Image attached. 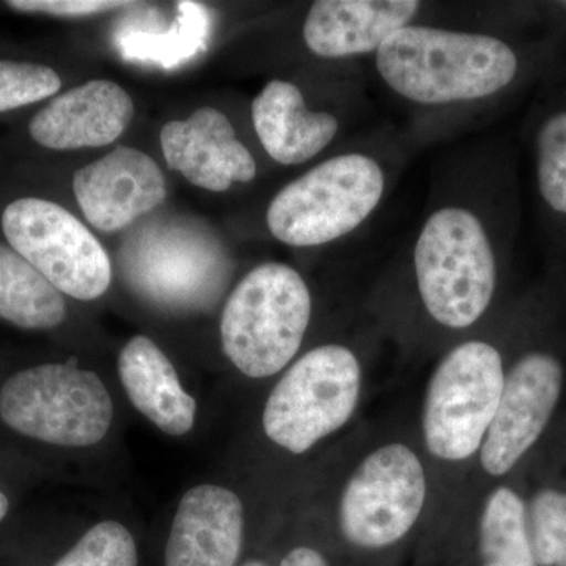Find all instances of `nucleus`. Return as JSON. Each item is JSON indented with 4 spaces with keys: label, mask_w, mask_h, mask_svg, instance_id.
<instances>
[{
    "label": "nucleus",
    "mask_w": 566,
    "mask_h": 566,
    "mask_svg": "<svg viewBox=\"0 0 566 566\" xmlns=\"http://www.w3.org/2000/svg\"><path fill=\"white\" fill-rule=\"evenodd\" d=\"M506 170L497 145L482 136L431 164L422 216L390 274L406 282L424 322L441 333H468L493 307L509 248Z\"/></svg>",
    "instance_id": "nucleus-1"
},
{
    "label": "nucleus",
    "mask_w": 566,
    "mask_h": 566,
    "mask_svg": "<svg viewBox=\"0 0 566 566\" xmlns=\"http://www.w3.org/2000/svg\"><path fill=\"white\" fill-rule=\"evenodd\" d=\"M370 59L415 150L482 128L521 73L520 52L504 36L449 17L398 29Z\"/></svg>",
    "instance_id": "nucleus-2"
},
{
    "label": "nucleus",
    "mask_w": 566,
    "mask_h": 566,
    "mask_svg": "<svg viewBox=\"0 0 566 566\" xmlns=\"http://www.w3.org/2000/svg\"><path fill=\"white\" fill-rule=\"evenodd\" d=\"M415 151L394 126L357 133L275 192L264 212L268 232L297 249L354 237L382 210Z\"/></svg>",
    "instance_id": "nucleus-3"
},
{
    "label": "nucleus",
    "mask_w": 566,
    "mask_h": 566,
    "mask_svg": "<svg viewBox=\"0 0 566 566\" xmlns=\"http://www.w3.org/2000/svg\"><path fill=\"white\" fill-rule=\"evenodd\" d=\"M312 315L314 297L300 271L281 262L259 264L223 307V353L249 378H270L297 356Z\"/></svg>",
    "instance_id": "nucleus-4"
},
{
    "label": "nucleus",
    "mask_w": 566,
    "mask_h": 566,
    "mask_svg": "<svg viewBox=\"0 0 566 566\" xmlns=\"http://www.w3.org/2000/svg\"><path fill=\"white\" fill-rule=\"evenodd\" d=\"M114 403L98 375L73 364L43 363L0 382V424L25 441L50 447H88L102 441Z\"/></svg>",
    "instance_id": "nucleus-5"
},
{
    "label": "nucleus",
    "mask_w": 566,
    "mask_h": 566,
    "mask_svg": "<svg viewBox=\"0 0 566 566\" xmlns=\"http://www.w3.org/2000/svg\"><path fill=\"white\" fill-rule=\"evenodd\" d=\"M363 378V364L349 346L308 349L271 390L263 409L264 433L282 449L303 455L349 422Z\"/></svg>",
    "instance_id": "nucleus-6"
},
{
    "label": "nucleus",
    "mask_w": 566,
    "mask_h": 566,
    "mask_svg": "<svg viewBox=\"0 0 566 566\" xmlns=\"http://www.w3.org/2000/svg\"><path fill=\"white\" fill-rule=\"evenodd\" d=\"M504 357L483 338H464L442 356L424 394L422 431L438 460H469L482 449L502 389Z\"/></svg>",
    "instance_id": "nucleus-7"
},
{
    "label": "nucleus",
    "mask_w": 566,
    "mask_h": 566,
    "mask_svg": "<svg viewBox=\"0 0 566 566\" xmlns=\"http://www.w3.org/2000/svg\"><path fill=\"white\" fill-rule=\"evenodd\" d=\"M0 238L63 294L98 300L109 289V255L61 203L22 193L0 203Z\"/></svg>",
    "instance_id": "nucleus-8"
},
{
    "label": "nucleus",
    "mask_w": 566,
    "mask_h": 566,
    "mask_svg": "<svg viewBox=\"0 0 566 566\" xmlns=\"http://www.w3.org/2000/svg\"><path fill=\"white\" fill-rule=\"evenodd\" d=\"M427 493L422 461L408 446L394 442L379 447L346 482L338 504V526L353 546H392L416 526Z\"/></svg>",
    "instance_id": "nucleus-9"
},
{
    "label": "nucleus",
    "mask_w": 566,
    "mask_h": 566,
    "mask_svg": "<svg viewBox=\"0 0 566 566\" xmlns=\"http://www.w3.org/2000/svg\"><path fill=\"white\" fill-rule=\"evenodd\" d=\"M371 112L370 98L314 106L297 82L271 80L253 98V129L264 153L285 167L303 166L340 142L345 133L357 128Z\"/></svg>",
    "instance_id": "nucleus-10"
},
{
    "label": "nucleus",
    "mask_w": 566,
    "mask_h": 566,
    "mask_svg": "<svg viewBox=\"0 0 566 566\" xmlns=\"http://www.w3.org/2000/svg\"><path fill=\"white\" fill-rule=\"evenodd\" d=\"M126 273L159 304L191 307L210 300L226 275V260L210 238L181 227L148 230L126 253Z\"/></svg>",
    "instance_id": "nucleus-11"
},
{
    "label": "nucleus",
    "mask_w": 566,
    "mask_h": 566,
    "mask_svg": "<svg viewBox=\"0 0 566 566\" xmlns=\"http://www.w3.org/2000/svg\"><path fill=\"white\" fill-rule=\"evenodd\" d=\"M564 387V368L557 357L532 352L505 374L501 401L480 449L483 471L509 474L543 434Z\"/></svg>",
    "instance_id": "nucleus-12"
},
{
    "label": "nucleus",
    "mask_w": 566,
    "mask_h": 566,
    "mask_svg": "<svg viewBox=\"0 0 566 566\" xmlns=\"http://www.w3.org/2000/svg\"><path fill=\"white\" fill-rule=\"evenodd\" d=\"M73 192L85 219L102 232H117L166 200V178L150 156L132 147L77 170Z\"/></svg>",
    "instance_id": "nucleus-13"
},
{
    "label": "nucleus",
    "mask_w": 566,
    "mask_h": 566,
    "mask_svg": "<svg viewBox=\"0 0 566 566\" xmlns=\"http://www.w3.org/2000/svg\"><path fill=\"white\" fill-rule=\"evenodd\" d=\"M161 147L170 170L207 191H229L234 182H251L259 174L252 151L214 107H200L186 120L167 123Z\"/></svg>",
    "instance_id": "nucleus-14"
},
{
    "label": "nucleus",
    "mask_w": 566,
    "mask_h": 566,
    "mask_svg": "<svg viewBox=\"0 0 566 566\" xmlns=\"http://www.w3.org/2000/svg\"><path fill=\"white\" fill-rule=\"evenodd\" d=\"M133 115L132 96L117 82H85L40 107L28 123V136L51 151L104 147L125 133Z\"/></svg>",
    "instance_id": "nucleus-15"
},
{
    "label": "nucleus",
    "mask_w": 566,
    "mask_h": 566,
    "mask_svg": "<svg viewBox=\"0 0 566 566\" xmlns=\"http://www.w3.org/2000/svg\"><path fill=\"white\" fill-rule=\"evenodd\" d=\"M244 506L233 491L193 486L175 513L166 566H234L243 547Z\"/></svg>",
    "instance_id": "nucleus-16"
},
{
    "label": "nucleus",
    "mask_w": 566,
    "mask_h": 566,
    "mask_svg": "<svg viewBox=\"0 0 566 566\" xmlns=\"http://www.w3.org/2000/svg\"><path fill=\"white\" fill-rule=\"evenodd\" d=\"M118 375L134 408L170 436H182L196 422V400L182 389L169 357L145 335H136L118 356Z\"/></svg>",
    "instance_id": "nucleus-17"
},
{
    "label": "nucleus",
    "mask_w": 566,
    "mask_h": 566,
    "mask_svg": "<svg viewBox=\"0 0 566 566\" xmlns=\"http://www.w3.org/2000/svg\"><path fill=\"white\" fill-rule=\"evenodd\" d=\"M65 296L0 238V322L50 333L66 319Z\"/></svg>",
    "instance_id": "nucleus-18"
},
{
    "label": "nucleus",
    "mask_w": 566,
    "mask_h": 566,
    "mask_svg": "<svg viewBox=\"0 0 566 566\" xmlns=\"http://www.w3.org/2000/svg\"><path fill=\"white\" fill-rule=\"evenodd\" d=\"M482 566H538L528 534L527 509L512 488L488 495L479 523Z\"/></svg>",
    "instance_id": "nucleus-19"
},
{
    "label": "nucleus",
    "mask_w": 566,
    "mask_h": 566,
    "mask_svg": "<svg viewBox=\"0 0 566 566\" xmlns=\"http://www.w3.org/2000/svg\"><path fill=\"white\" fill-rule=\"evenodd\" d=\"M180 18L170 31L163 33L133 32L123 36L120 48L128 59H147L161 65H177L200 51L208 33V14L202 6L178 2Z\"/></svg>",
    "instance_id": "nucleus-20"
},
{
    "label": "nucleus",
    "mask_w": 566,
    "mask_h": 566,
    "mask_svg": "<svg viewBox=\"0 0 566 566\" xmlns=\"http://www.w3.org/2000/svg\"><path fill=\"white\" fill-rule=\"evenodd\" d=\"M535 172L543 203L566 218V107L551 112L536 129Z\"/></svg>",
    "instance_id": "nucleus-21"
},
{
    "label": "nucleus",
    "mask_w": 566,
    "mask_h": 566,
    "mask_svg": "<svg viewBox=\"0 0 566 566\" xmlns=\"http://www.w3.org/2000/svg\"><path fill=\"white\" fill-rule=\"evenodd\" d=\"M62 77L52 66L0 59V115L57 96Z\"/></svg>",
    "instance_id": "nucleus-22"
},
{
    "label": "nucleus",
    "mask_w": 566,
    "mask_h": 566,
    "mask_svg": "<svg viewBox=\"0 0 566 566\" xmlns=\"http://www.w3.org/2000/svg\"><path fill=\"white\" fill-rule=\"evenodd\" d=\"M527 521L536 564L566 566V493H536L527 510Z\"/></svg>",
    "instance_id": "nucleus-23"
},
{
    "label": "nucleus",
    "mask_w": 566,
    "mask_h": 566,
    "mask_svg": "<svg viewBox=\"0 0 566 566\" xmlns=\"http://www.w3.org/2000/svg\"><path fill=\"white\" fill-rule=\"evenodd\" d=\"M54 566H137V547L128 528L103 521L87 532Z\"/></svg>",
    "instance_id": "nucleus-24"
},
{
    "label": "nucleus",
    "mask_w": 566,
    "mask_h": 566,
    "mask_svg": "<svg viewBox=\"0 0 566 566\" xmlns=\"http://www.w3.org/2000/svg\"><path fill=\"white\" fill-rule=\"evenodd\" d=\"M10 10L24 14H44L52 18H82L104 13L120 7L134 6L133 2L114 0H10L6 2Z\"/></svg>",
    "instance_id": "nucleus-25"
},
{
    "label": "nucleus",
    "mask_w": 566,
    "mask_h": 566,
    "mask_svg": "<svg viewBox=\"0 0 566 566\" xmlns=\"http://www.w3.org/2000/svg\"><path fill=\"white\" fill-rule=\"evenodd\" d=\"M281 566H331L327 564L326 558L318 553V551L312 549V547H296V549L290 551L283 560Z\"/></svg>",
    "instance_id": "nucleus-26"
},
{
    "label": "nucleus",
    "mask_w": 566,
    "mask_h": 566,
    "mask_svg": "<svg viewBox=\"0 0 566 566\" xmlns=\"http://www.w3.org/2000/svg\"><path fill=\"white\" fill-rule=\"evenodd\" d=\"M243 566H266L263 564V562H260V560H251V562H248V564H244Z\"/></svg>",
    "instance_id": "nucleus-27"
},
{
    "label": "nucleus",
    "mask_w": 566,
    "mask_h": 566,
    "mask_svg": "<svg viewBox=\"0 0 566 566\" xmlns=\"http://www.w3.org/2000/svg\"><path fill=\"white\" fill-rule=\"evenodd\" d=\"M565 6H566V3H565Z\"/></svg>",
    "instance_id": "nucleus-28"
}]
</instances>
